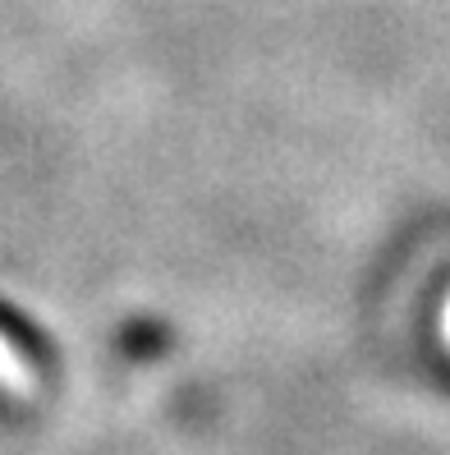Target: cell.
I'll use <instances>...</instances> for the list:
<instances>
[{
    "instance_id": "cell-1",
    "label": "cell",
    "mask_w": 450,
    "mask_h": 455,
    "mask_svg": "<svg viewBox=\"0 0 450 455\" xmlns=\"http://www.w3.org/2000/svg\"><path fill=\"white\" fill-rule=\"evenodd\" d=\"M0 378H5V382H23V368H19V359L10 355L5 340H0Z\"/></svg>"
}]
</instances>
